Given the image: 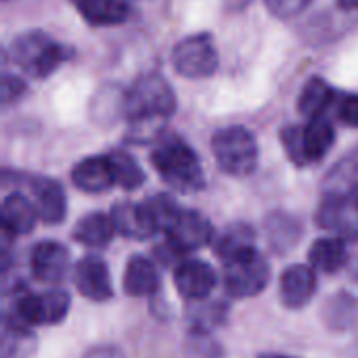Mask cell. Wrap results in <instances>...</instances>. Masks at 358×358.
Listing matches in <instances>:
<instances>
[{
    "instance_id": "obj_1",
    "label": "cell",
    "mask_w": 358,
    "mask_h": 358,
    "mask_svg": "<svg viewBox=\"0 0 358 358\" xmlns=\"http://www.w3.org/2000/svg\"><path fill=\"white\" fill-rule=\"evenodd\" d=\"M157 174L176 191L193 193L203 187V168L197 153L176 134H162L151 151Z\"/></svg>"
},
{
    "instance_id": "obj_2",
    "label": "cell",
    "mask_w": 358,
    "mask_h": 358,
    "mask_svg": "<svg viewBox=\"0 0 358 358\" xmlns=\"http://www.w3.org/2000/svg\"><path fill=\"white\" fill-rule=\"evenodd\" d=\"M176 109L172 86L157 73H147L124 94V115L132 124L162 126Z\"/></svg>"
},
{
    "instance_id": "obj_3",
    "label": "cell",
    "mask_w": 358,
    "mask_h": 358,
    "mask_svg": "<svg viewBox=\"0 0 358 358\" xmlns=\"http://www.w3.org/2000/svg\"><path fill=\"white\" fill-rule=\"evenodd\" d=\"M212 151L218 166L231 176H248L258 166V143L243 126L218 130L212 136Z\"/></svg>"
},
{
    "instance_id": "obj_4",
    "label": "cell",
    "mask_w": 358,
    "mask_h": 358,
    "mask_svg": "<svg viewBox=\"0 0 358 358\" xmlns=\"http://www.w3.org/2000/svg\"><path fill=\"white\" fill-rule=\"evenodd\" d=\"M10 55L15 63L31 78H48L65 59V46L57 44L42 31H27L10 44Z\"/></svg>"
},
{
    "instance_id": "obj_5",
    "label": "cell",
    "mask_w": 358,
    "mask_h": 358,
    "mask_svg": "<svg viewBox=\"0 0 358 358\" xmlns=\"http://www.w3.org/2000/svg\"><path fill=\"white\" fill-rule=\"evenodd\" d=\"M271 281V266L258 250L224 264V287L233 298L258 296Z\"/></svg>"
},
{
    "instance_id": "obj_6",
    "label": "cell",
    "mask_w": 358,
    "mask_h": 358,
    "mask_svg": "<svg viewBox=\"0 0 358 358\" xmlns=\"http://www.w3.org/2000/svg\"><path fill=\"white\" fill-rule=\"evenodd\" d=\"M69 296L61 289H52L46 294H21L15 300V308H13V319L21 325H55L61 323L67 313H69Z\"/></svg>"
},
{
    "instance_id": "obj_7",
    "label": "cell",
    "mask_w": 358,
    "mask_h": 358,
    "mask_svg": "<svg viewBox=\"0 0 358 358\" xmlns=\"http://www.w3.org/2000/svg\"><path fill=\"white\" fill-rule=\"evenodd\" d=\"M174 69L191 80L210 78L218 69V52L208 34H195L180 40L172 55Z\"/></svg>"
},
{
    "instance_id": "obj_8",
    "label": "cell",
    "mask_w": 358,
    "mask_h": 358,
    "mask_svg": "<svg viewBox=\"0 0 358 358\" xmlns=\"http://www.w3.org/2000/svg\"><path fill=\"white\" fill-rule=\"evenodd\" d=\"M166 235H168V245L176 254H185L208 245L214 237V229L212 222L199 212L180 210L176 220L166 231Z\"/></svg>"
},
{
    "instance_id": "obj_9",
    "label": "cell",
    "mask_w": 358,
    "mask_h": 358,
    "mask_svg": "<svg viewBox=\"0 0 358 358\" xmlns=\"http://www.w3.org/2000/svg\"><path fill=\"white\" fill-rule=\"evenodd\" d=\"M317 224L348 239L358 237V206L355 197L325 195L317 210Z\"/></svg>"
},
{
    "instance_id": "obj_10",
    "label": "cell",
    "mask_w": 358,
    "mask_h": 358,
    "mask_svg": "<svg viewBox=\"0 0 358 358\" xmlns=\"http://www.w3.org/2000/svg\"><path fill=\"white\" fill-rule=\"evenodd\" d=\"M29 268L40 283H61L69 268V252L59 241H40L29 254Z\"/></svg>"
},
{
    "instance_id": "obj_11",
    "label": "cell",
    "mask_w": 358,
    "mask_h": 358,
    "mask_svg": "<svg viewBox=\"0 0 358 358\" xmlns=\"http://www.w3.org/2000/svg\"><path fill=\"white\" fill-rule=\"evenodd\" d=\"M73 283L78 292L92 302H105L113 296L109 268L99 256H86L76 264Z\"/></svg>"
},
{
    "instance_id": "obj_12",
    "label": "cell",
    "mask_w": 358,
    "mask_h": 358,
    "mask_svg": "<svg viewBox=\"0 0 358 358\" xmlns=\"http://www.w3.org/2000/svg\"><path fill=\"white\" fill-rule=\"evenodd\" d=\"M174 285L180 298L199 302L210 296L216 285V271L201 260H185L174 271Z\"/></svg>"
},
{
    "instance_id": "obj_13",
    "label": "cell",
    "mask_w": 358,
    "mask_h": 358,
    "mask_svg": "<svg viewBox=\"0 0 358 358\" xmlns=\"http://www.w3.org/2000/svg\"><path fill=\"white\" fill-rule=\"evenodd\" d=\"M317 292V275L310 266L294 264L283 271L279 283L281 302L287 308H302L306 306Z\"/></svg>"
},
{
    "instance_id": "obj_14",
    "label": "cell",
    "mask_w": 358,
    "mask_h": 358,
    "mask_svg": "<svg viewBox=\"0 0 358 358\" xmlns=\"http://www.w3.org/2000/svg\"><path fill=\"white\" fill-rule=\"evenodd\" d=\"M111 220L115 224V231L130 239H149L157 233V227L145 203L120 201L111 210Z\"/></svg>"
},
{
    "instance_id": "obj_15",
    "label": "cell",
    "mask_w": 358,
    "mask_h": 358,
    "mask_svg": "<svg viewBox=\"0 0 358 358\" xmlns=\"http://www.w3.org/2000/svg\"><path fill=\"white\" fill-rule=\"evenodd\" d=\"M29 189L36 197V210L38 216L46 222V224H61L67 212V201H65V193L63 187L52 180V178H31L29 180Z\"/></svg>"
},
{
    "instance_id": "obj_16",
    "label": "cell",
    "mask_w": 358,
    "mask_h": 358,
    "mask_svg": "<svg viewBox=\"0 0 358 358\" xmlns=\"http://www.w3.org/2000/svg\"><path fill=\"white\" fill-rule=\"evenodd\" d=\"M71 180L78 189H82L86 193H103L115 185L113 170H111L107 155H94V157L82 159L73 168Z\"/></svg>"
},
{
    "instance_id": "obj_17",
    "label": "cell",
    "mask_w": 358,
    "mask_h": 358,
    "mask_svg": "<svg viewBox=\"0 0 358 358\" xmlns=\"http://www.w3.org/2000/svg\"><path fill=\"white\" fill-rule=\"evenodd\" d=\"M36 203L21 193H10L2 201V229L6 235H27L38 220Z\"/></svg>"
},
{
    "instance_id": "obj_18",
    "label": "cell",
    "mask_w": 358,
    "mask_h": 358,
    "mask_svg": "<svg viewBox=\"0 0 358 358\" xmlns=\"http://www.w3.org/2000/svg\"><path fill=\"white\" fill-rule=\"evenodd\" d=\"M159 289V275L145 256H132L124 271V292L132 298L153 296Z\"/></svg>"
},
{
    "instance_id": "obj_19",
    "label": "cell",
    "mask_w": 358,
    "mask_h": 358,
    "mask_svg": "<svg viewBox=\"0 0 358 358\" xmlns=\"http://www.w3.org/2000/svg\"><path fill=\"white\" fill-rule=\"evenodd\" d=\"M256 241V231L248 224V222H233L229 224L214 241V252L218 254V258H222V262H231L252 250Z\"/></svg>"
},
{
    "instance_id": "obj_20",
    "label": "cell",
    "mask_w": 358,
    "mask_h": 358,
    "mask_svg": "<svg viewBox=\"0 0 358 358\" xmlns=\"http://www.w3.org/2000/svg\"><path fill=\"white\" fill-rule=\"evenodd\" d=\"M264 231H266L271 248L277 254H285V252L294 250L302 237V224L298 222V218L283 214V212H275V214L266 216Z\"/></svg>"
},
{
    "instance_id": "obj_21",
    "label": "cell",
    "mask_w": 358,
    "mask_h": 358,
    "mask_svg": "<svg viewBox=\"0 0 358 358\" xmlns=\"http://www.w3.org/2000/svg\"><path fill=\"white\" fill-rule=\"evenodd\" d=\"M308 260L315 271L338 273L348 262V248L342 237H323L313 243L308 252Z\"/></svg>"
},
{
    "instance_id": "obj_22",
    "label": "cell",
    "mask_w": 358,
    "mask_h": 358,
    "mask_svg": "<svg viewBox=\"0 0 358 358\" xmlns=\"http://www.w3.org/2000/svg\"><path fill=\"white\" fill-rule=\"evenodd\" d=\"M302 141H304L306 164H313V162L323 159L329 153V149L334 147V141H336V130L325 115L315 117L302 128Z\"/></svg>"
},
{
    "instance_id": "obj_23",
    "label": "cell",
    "mask_w": 358,
    "mask_h": 358,
    "mask_svg": "<svg viewBox=\"0 0 358 358\" xmlns=\"http://www.w3.org/2000/svg\"><path fill=\"white\" fill-rule=\"evenodd\" d=\"M73 4L90 25H115L130 13L126 0H73Z\"/></svg>"
},
{
    "instance_id": "obj_24",
    "label": "cell",
    "mask_w": 358,
    "mask_h": 358,
    "mask_svg": "<svg viewBox=\"0 0 358 358\" xmlns=\"http://www.w3.org/2000/svg\"><path fill=\"white\" fill-rule=\"evenodd\" d=\"M336 90L323 80V78H313L304 90L300 92V99H298V111L302 115H306L308 120H315V117H323L325 111L329 107L336 105Z\"/></svg>"
},
{
    "instance_id": "obj_25",
    "label": "cell",
    "mask_w": 358,
    "mask_h": 358,
    "mask_svg": "<svg viewBox=\"0 0 358 358\" xmlns=\"http://www.w3.org/2000/svg\"><path fill=\"white\" fill-rule=\"evenodd\" d=\"M113 233H115L113 220L101 212H94V214L80 218L71 235L78 243H84L88 248H105L109 245Z\"/></svg>"
},
{
    "instance_id": "obj_26",
    "label": "cell",
    "mask_w": 358,
    "mask_h": 358,
    "mask_svg": "<svg viewBox=\"0 0 358 358\" xmlns=\"http://www.w3.org/2000/svg\"><path fill=\"white\" fill-rule=\"evenodd\" d=\"M34 352H36L34 334L25 325L13 319H4L2 340H0V358H29Z\"/></svg>"
},
{
    "instance_id": "obj_27",
    "label": "cell",
    "mask_w": 358,
    "mask_h": 358,
    "mask_svg": "<svg viewBox=\"0 0 358 358\" xmlns=\"http://www.w3.org/2000/svg\"><path fill=\"white\" fill-rule=\"evenodd\" d=\"M325 195H346L350 197L352 191H358V149L346 155L325 178Z\"/></svg>"
},
{
    "instance_id": "obj_28",
    "label": "cell",
    "mask_w": 358,
    "mask_h": 358,
    "mask_svg": "<svg viewBox=\"0 0 358 358\" xmlns=\"http://www.w3.org/2000/svg\"><path fill=\"white\" fill-rule=\"evenodd\" d=\"M323 319L334 331L350 329L358 319V302L348 294H338L325 304Z\"/></svg>"
},
{
    "instance_id": "obj_29",
    "label": "cell",
    "mask_w": 358,
    "mask_h": 358,
    "mask_svg": "<svg viewBox=\"0 0 358 358\" xmlns=\"http://www.w3.org/2000/svg\"><path fill=\"white\" fill-rule=\"evenodd\" d=\"M107 157H109V164L113 170L115 185H120L124 189H138L145 182L143 168L126 151H111Z\"/></svg>"
},
{
    "instance_id": "obj_30",
    "label": "cell",
    "mask_w": 358,
    "mask_h": 358,
    "mask_svg": "<svg viewBox=\"0 0 358 358\" xmlns=\"http://www.w3.org/2000/svg\"><path fill=\"white\" fill-rule=\"evenodd\" d=\"M227 304L224 302H210L201 304L191 313V329L195 334H210L227 321Z\"/></svg>"
},
{
    "instance_id": "obj_31",
    "label": "cell",
    "mask_w": 358,
    "mask_h": 358,
    "mask_svg": "<svg viewBox=\"0 0 358 358\" xmlns=\"http://www.w3.org/2000/svg\"><path fill=\"white\" fill-rule=\"evenodd\" d=\"M143 203H145V208L149 210V214H151V218H153L157 231H164V233L170 229V224L176 220V216H178V212H180L178 203H176L170 195H155V197L145 199Z\"/></svg>"
},
{
    "instance_id": "obj_32",
    "label": "cell",
    "mask_w": 358,
    "mask_h": 358,
    "mask_svg": "<svg viewBox=\"0 0 358 358\" xmlns=\"http://www.w3.org/2000/svg\"><path fill=\"white\" fill-rule=\"evenodd\" d=\"M283 147L289 155V159L298 166H306L304 157V141H302V126H287L281 130Z\"/></svg>"
},
{
    "instance_id": "obj_33",
    "label": "cell",
    "mask_w": 358,
    "mask_h": 358,
    "mask_svg": "<svg viewBox=\"0 0 358 358\" xmlns=\"http://www.w3.org/2000/svg\"><path fill=\"white\" fill-rule=\"evenodd\" d=\"M336 113L338 120L344 122L346 126L358 128V94H346L336 99Z\"/></svg>"
},
{
    "instance_id": "obj_34",
    "label": "cell",
    "mask_w": 358,
    "mask_h": 358,
    "mask_svg": "<svg viewBox=\"0 0 358 358\" xmlns=\"http://www.w3.org/2000/svg\"><path fill=\"white\" fill-rule=\"evenodd\" d=\"M310 2L313 0H264L268 10L281 19H292V17L300 15L302 10H306V6Z\"/></svg>"
},
{
    "instance_id": "obj_35",
    "label": "cell",
    "mask_w": 358,
    "mask_h": 358,
    "mask_svg": "<svg viewBox=\"0 0 358 358\" xmlns=\"http://www.w3.org/2000/svg\"><path fill=\"white\" fill-rule=\"evenodd\" d=\"M2 101H4V105H8V103H13V101H17L23 92H25V84H23V80H19L17 76H4L2 78Z\"/></svg>"
},
{
    "instance_id": "obj_36",
    "label": "cell",
    "mask_w": 358,
    "mask_h": 358,
    "mask_svg": "<svg viewBox=\"0 0 358 358\" xmlns=\"http://www.w3.org/2000/svg\"><path fill=\"white\" fill-rule=\"evenodd\" d=\"M84 358H124V355L113 346H94L84 355Z\"/></svg>"
},
{
    "instance_id": "obj_37",
    "label": "cell",
    "mask_w": 358,
    "mask_h": 358,
    "mask_svg": "<svg viewBox=\"0 0 358 358\" xmlns=\"http://www.w3.org/2000/svg\"><path fill=\"white\" fill-rule=\"evenodd\" d=\"M338 4L344 10H358V0H338Z\"/></svg>"
},
{
    "instance_id": "obj_38",
    "label": "cell",
    "mask_w": 358,
    "mask_h": 358,
    "mask_svg": "<svg viewBox=\"0 0 358 358\" xmlns=\"http://www.w3.org/2000/svg\"><path fill=\"white\" fill-rule=\"evenodd\" d=\"M260 358H296V357H283V355H262Z\"/></svg>"
},
{
    "instance_id": "obj_39",
    "label": "cell",
    "mask_w": 358,
    "mask_h": 358,
    "mask_svg": "<svg viewBox=\"0 0 358 358\" xmlns=\"http://www.w3.org/2000/svg\"><path fill=\"white\" fill-rule=\"evenodd\" d=\"M355 201H357V206H358V191L355 193Z\"/></svg>"
}]
</instances>
